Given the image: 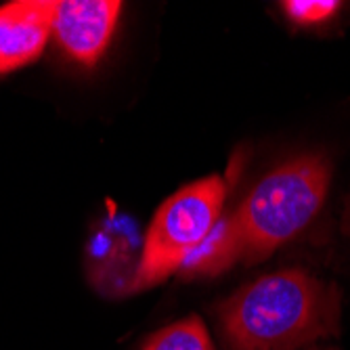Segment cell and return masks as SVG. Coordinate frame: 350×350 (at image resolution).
Here are the masks:
<instances>
[{"instance_id":"cell-8","label":"cell","mask_w":350,"mask_h":350,"mask_svg":"<svg viewBox=\"0 0 350 350\" xmlns=\"http://www.w3.org/2000/svg\"><path fill=\"white\" fill-rule=\"evenodd\" d=\"M312 350H319V348H312Z\"/></svg>"},{"instance_id":"cell-6","label":"cell","mask_w":350,"mask_h":350,"mask_svg":"<svg viewBox=\"0 0 350 350\" xmlns=\"http://www.w3.org/2000/svg\"><path fill=\"white\" fill-rule=\"evenodd\" d=\"M141 350H214V346L198 317H187L153 334Z\"/></svg>"},{"instance_id":"cell-1","label":"cell","mask_w":350,"mask_h":350,"mask_svg":"<svg viewBox=\"0 0 350 350\" xmlns=\"http://www.w3.org/2000/svg\"><path fill=\"white\" fill-rule=\"evenodd\" d=\"M327 189L329 164L321 155H300L281 164L258 180L229 218L218 220L180 273L212 277L235 265L262 262L317 216Z\"/></svg>"},{"instance_id":"cell-2","label":"cell","mask_w":350,"mask_h":350,"mask_svg":"<svg viewBox=\"0 0 350 350\" xmlns=\"http://www.w3.org/2000/svg\"><path fill=\"white\" fill-rule=\"evenodd\" d=\"M225 350H298L340 332V290L306 271L258 277L218 306Z\"/></svg>"},{"instance_id":"cell-5","label":"cell","mask_w":350,"mask_h":350,"mask_svg":"<svg viewBox=\"0 0 350 350\" xmlns=\"http://www.w3.org/2000/svg\"><path fill=\"white\" fill-rule=\"evenodd\" d=\"M55 0H15L0 7V76L36 61L51 34Z\"/></svg>"},{"instance_id":"cell-3","label":"cell","mask_w":350,"mask_h":350,"mask_svg":"<svg viewBox=\"0 0 350 350\" xmlns=\"http://www.w3.org/2000/svg\"><path fill=\"white\" fill-rule=\"evenodd\" d=\"M227 191V180L212 174L178 189L160 206L145 235L131 292H143L180 273L216 229Z\"/></svg>"},{"instance_id":"cell-7","label":"cell","mask_w":350,"mask_h":350,"mask_svg":"<svg viewBox=\"0 0 350 350\" xmlns=\"http://www.w3.org/2000/svg\"><path fill=\"white\" fill-rule=\"evenodd\" d=\"M281 7L283 13L298 25H314L332 19L342 5L334 0H288Z\"/></svg>"},{"instance_id":"cell-4","label":"cell","mask_w":350,"mask_h":350,"mask_svg":"<svg viewBox=\"0 0 350 350\" xmlns=\"http://www.w3.org/2000/svg\"><path fill=\"white\" fill-rule=\"evenodd\" d=\"M120 11L118 0H55L53 36L74 61L90 68L111 42Z\"/></svg>"}]
</instances>
